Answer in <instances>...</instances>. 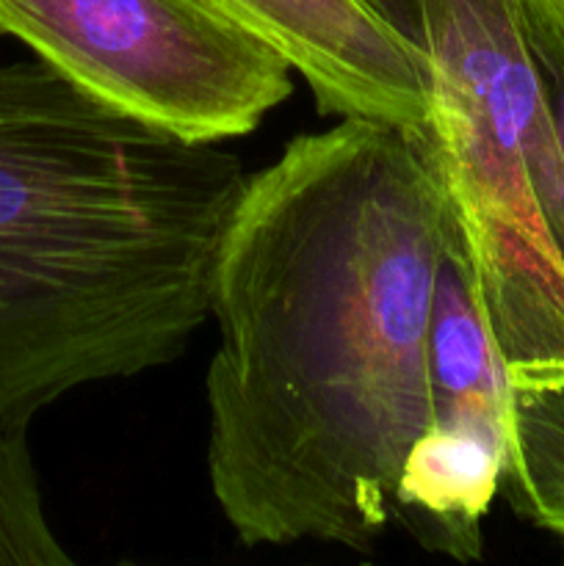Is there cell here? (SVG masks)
<instances>
[{"mask_svg":"<svg viewBox=\"0 0 564 566\" xmlns=\"http://www.w3.org/2000/svg\"><path fill=\"white\" fill-rule=\"evenodd\" d=\"M271 44L307 81L321 114L363 116L424 133L429 53L368 0H210Z\"/></svg>","mask_w":564,"mask_h":566,"instance_id":"obj_5","label":"cell"},{"mask_svg":"<svg viewBox=\"0 0 564 566\" xmlns=\"http://www.w3.org/2000/svg\"><path fill=\"white\" fill-rule=\"evenodd\" d=\"M523 17H525V36H529V48L536 61V70H540L542 86H545L547 108H551L558 149H562V160H564V36L556 31V28L547 25L542 17H536L525 3H523ZM562 258H564V238H562Z\"/></svg>","mask_w":564,"mask_h":566,"instance_id":"obj_8","label":"cell"},{"mask_svg":"<svg viewBox=\"0 0 564 566\" xmlns=\"http://www.w3.org/2000/svg\"><path fill=\"white\" fill-rule=\"evenodd\" d=\"M451 224L420 136L387 122L348 116L247 175L205 379L210 492L247 547L370 553L393 525Z\"/></svg>","mask_w":564,"mask_h":566,"instance_id":"obj_1","label":"cell"},{"mask_svg":"<svg viewBox=\"0 0 564 566\" xmlns=\"http://www.w3.org/2000/svg\"><path fill=\"white\" fill-rule=\"evenodd\" d=\"M247 171L39 59L0 64V434L169 365L210 318Z\"/></svg>","mask_w":564,"mask_h":566,"instance_id":"obj_2","label":"cell"},{"mask_svg":"<svg viewBox=\"0 0 564 566\" xmlns=\"http://www.w3.org/2000/svg\"><path fill=\"white\" fill-rule=\"evenodd\" d=\"M501 490L520 517L564 547V387L512 390Z\"/></svg>","mask_w":564,"mask_h":566,"instance_id":"obj_6","label":"cell"},{"mask_svg":"<svg viewBox=\"0 0 564 566\" xmlns=\"http://www.w3.org/2000/svg\"><path fill=\"white\" fill-rule=\"evenodd\" d=\"M0 36L111 108L221 144L293 94V66L210 0H0Z\"/></svg>","mask_w":564,"mask_h":566,"instance_id":"obj_4","label":"cell"},{"mask_svg":"<svg viewBox=\"0 0 564 566\" xmlns=\"http://www.w3.org/2000/svg\"><path fill=\"white\" fill-rule=\"evenodd\" d=\"M44 514L28 434H0V566H70Z\"/></svg>","mask_w":564,"mask_h":566,"instance_id":"obj_7","label":"cell"},{"mask_svg":"<svg viewBox=\"0 0 564 566\" xmlns=\"http://www.w3.org/2000/svg\"><path fill=\"white\" fill-rule=\"evenodd\" d=\"M398 33L426 50V0H368Z\"/></svg>","mask_w":564,"mask_h":566,"instance_id":"obj_9","label":"cell"},{"mask_svg":"<svg viewBox=\"0 0 564 566\" xmlns=\"http://www.w3.org/2000/svg\"><path fill=\"white\" fill-rule=\"evenodd\" d=\"M523 3L564 36V0H523Z\"/></svg>","mask_w":564,"mask_h":566,"instance_id":"obj_10","label":"cell"},{"mask_svg":"<svg viewBox=\"0 0 564 566\" xmlns=\"http://www.w3.org/2000/svg\"><path fill=\"white\" fill-rule=\"evenodd\" d=\"M426 155L512 390L564 387V160L523 0H426Z\"/></svg>","mask_w":564,"mask_h":566,"instance_id":"obj_3","label":"cell"}]
</instances>
